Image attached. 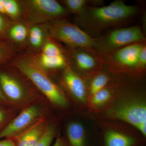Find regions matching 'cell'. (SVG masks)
I'll return each instance as SVG.
<instances>
[{"mask_svg":"<svg viewBox=\"0 0 146 146\" xmlns=\"http://www.w3.org/2000/svg\"><path fill=\"white\" fill-rule=\"evenodd\" d=\"M138 9L122 1H116L105 6L86 8L79 16L82 25L94 30L112 26L131 18Z\"/></svg>","mask_w":146,"mask_h":146,"instance_id":"cell-1","label":"cell"},{"mask_svg":"<svg viewBox=\"0 0 146 146\" xmlns=\"http://www.w3.org/2000/svg\"><path fill=\"white\" fill-rule=\"evenodd\" d=\"M17 66L50 102L61 107L67 106L68 101L63 91L36 63L30 60H21Z\"/></svg>","mask_w":146,"mask_h":146,"instance_id":"cell-2","label":"cell"},{"mask_svg":"<svg viewBox=\"0 0 146 146\" xmlns=\"http://www.w3.org/2000/svg\"><path fill=\"white\" fill-rule=\"evenodd\" d=\"M49 31L53 37L72 48L95 49L98 47L99 40L67 21H53L50 25Z\"/></svg>","mask_w":146,"mask_h":146,"instance_id":"cell-3","label":"cell"},{"mask_svg":"<svg viewBox=\"0 0 146 146\" xmlns=\"http://www.w3.org/2000/svg\"><path fill=\"white\" fill-rule=\"evenodd\" d=\"M108 113L133 126L146 136V106L144 102L136 99L121 102L110 108Z\"/></svg>","mask_w":146,"mask_h":146,"instance_id":"cell-4","label":"cell"},{"mask_svg":"<svg viewBox=\"0 0 146 146\" xmlns=\"http://www.w3.org/2000/svg\"><path fill=\"white\" fill-rule=\"evenodd\" d=\"M145 42V35L141 28L135 26L112 31L103 40H99L98 48L108 53L128 45Z\"/></svg>","mask_w":146,"mask_h":146,"instance_id":"cell-5","label":"cell"},{"mask_svg":"<svg viewBox=\"0 0 146 146\" xmlns=\"http://www.w3.org/2000/svg\"><path fill=\"white\" fill-rule=\"evenodd\" d=\"M30 19L38 22L59 18L66 15L64 7L54 0H31L27 2Z\"/></svg>","mask_w":146,"mask_h":146,"instance_id":"cell-6","label":"cell"},{"mask_svg":"<svg viewBox=\"0 0 146 146\" xmlns=\"http://www.w3.org/2000/svg\"><path fill=\"white\" fill-rule=\"evenodd\" d=\"M145 42L135 43L108 53V63L125 70H141L139 54Z\"/></svg>","mask_w":146,"mask_h":146,"instance_id":"cell-7","label":"cell"},{"mask_svg":"<svg viewBox=\"0 0 146 146\" xmlns=\"http://www.w3.org/2000/svg\"><path fill=\"white\" fill-rule=\"evenodd\" d=\"M40 114V109L36 106H32L21 112L0 132V139L10 137L25 128Z\"/></svg>","mask_w":146,"mask_h":146,"instance_id":"cell-8","label":"cell"},{"mask_svg":"<svg viewBox=\"0 0 146 146\" xmlns=\"http://www.w3.org/2000/svg\"><path fill=\"white\" fill-rule=\"evenodd\" d=\"M63 80L66 88L75 98L81 102L86 101L87 90L85 82L70 67L65 69Z\"/></svg>","mask_w":146,"mask_h":146,"instance_id":"cell-9","label":"cell"},{"mask_svg":"<svg viewBox=\"0 0 146 146\" xmlns=\"http://www.w3.org/2000/svg\"><path fill=\"white\" fill-rule=\"evenodd\" d=\"M74 55V60L77 68L82 72L94 70L100 66L102 59L96 54L94 49L78 48Z\"/></svg>","mask_w":146,"mask_h":146,"instance_id":"cell-10","label":"cell"},{"mask_svg":"<svg viewBox=\"0 0 146 146\" xmlns=\"http://www.w3.org/2000/svg\"><path fill=\"white\" fill-rule=\"evenodd\" d=\"M0 83L5 95L15 101L20 100L24 96L23 87L13 77L4 73H0Z\"/></svg>","mask_w":146,"mask_h":146,"instance_id":"cell-11","label":"cell"},{"mask_svg":"<svg viewBox=\"0 0 146 146\" xmlns=\"http://www.w3.org/2000/svg\"><path fill=\"white\" fill-rule=\"evenodd\" d=\"M105 143L106 146H134L137 141L131 136L111 130L106 133Z\"/></svg>","mask_w":146,"mask_h":146,"instance_id":"cell-12","label":"cell"},{"mask_svg":"<svg viewBox=\"0 0 146 146\" xmlns=\"http://www.w3.org/2000/svg\"><path fill=\"white\" fill-rule=\"evenodd\" d=\"M67 135L71 146H85V130L80 123H70L67 128Z\"/></svg>","mask_w":146,"mask_h":146,"instance_id":"cell-13","label":"cell"},{"mask_svg":"<svg viewBox=\"0 0 146 146\" xmlns=\"http://www.w3.org/2000/svg\"><path fill=\"white\" fill-rule=\"evenodd\" d=\"M42 125L37 124L19 138L16 146H35L44 133Z\"/></svg>","mask_w":146,"mask_h":146,"instance_id":"cell-14","label":"cell"},{"mask_svg":"<svg viewBox=\"0 0 146 146\" xmlns=\"http://www.w3.org/2000/svg\"><path fill=\"white\" fill-rule=\"evenodd\" d=\"M109 81V76L106 73L101 72L96 75L91 80L89 86L91 96L105 88Z\"/></svg>","mask_w":146,"mask_h":146,"instance_id":"cell-15","label":"cell"},{"mask_svg":"<svg viewBox=\"0 0 146 146\" xmlns=\"http://www.w3.org/2000/svg\"><path fill=\"white\" fill-rule=\"evenodd\" d=\"M40 63L43 68L49 69H58L65 67L66 58L64 54L56 57H47L42 54L40 57Z\"/></svg>","mask_w":146,"mask_h":146,"instance_id":"cell-16","label":"cell"},{"mask_svg":"<svg viewBox=\"0 0 146 146\" xmlns=\"http://www.w3.org/2000/svg\"><path fill=\"white\" fill-rule=\"evenodd\" d=\"M20 8L14 0H0V13L7 14L13 18H17L20 14Z\"/></svg>","mask_w":146,"mask_h":146,"instance_id":"cell-17","label":"cell"},{"mask_svg":"<svg viewBox=\"0 0 146 146\" xmlns=\"http://www.w3.org/2000/svg\"><path fill=\"white\" fill-rule=\"evenodd\" d=\"M111 96V90L105 87L91 96V104L95 107L99 106L108 101Z\"/></svg>","mask_w":146,"mask_h":146,"instance_id":"cell-18","label":"cell"},{"mask_svg":"<svg viewBox=\"0 0 146 146\" xmlns=\"http://www.w3.org/2000/svg\"><path fill=\"white\" fill-rule=\"evenodd\" d=\"M64 4L71 12L80 15L86 8V0H65Z\"/></svg>","mask_w":146,"mask_h":146,"instance_id":"cell-19","label":"cell"},{"mask_svg":"<svg viewBox=\"0 0 146 146\" xmlns=\"http://www.w3.org/2000/svg\"><path fill=\"white\" fill-rule=\"evenodd\" d=\"M9 34L11 37L14 41L19 42H23L26 38L27 30L24 25L17 24L11 29Z\"/></svg>","mask_w":146,"mask_h":146,"instance_id":"cell-20","label":"cell"},{"mask_svg":"<svg viewBox=\"0 0 146 146\" xmlns=\"http://www.w3.org/2000/svg\"><path fill=\"white\" fill-rule=\"evenodd\" d=\"M44 39L43 31L40 27L37 26L32 27L29 33V40L33 46L38 48L42 45Z\"/></svg>","mask_w":146,"mask_h":146,"instance_id":"cell-21","label":"cell"},{"mask_svg":"<svg viewBox=\"0 0 146 146\" xmlns=\"http://www.w3.org/2000/svg\"><path fill=\"white\" fill-rule=\"evenodd\" d=\"M42 54L47 57H56L63 55L59 47L52 42H48L43 47Z\"/></svg>","mask_w":146,"mask_h":146,"instance_id":"cell-22","label":"cell"},{"mask_svg":"<svg viewBox=\"0 0 146 146\" xmlns=\"http://www.w3.org/2000/svg\"><path fill=\"white\" fill-rule=\"evenodd\" d=\"M54 135L53 128L49 127L44 131L39 142L35 146H50L54 138Z\"/></svg>","mask_w":146,"mask_h":146,"instance_id":"cell-23","label":"cell"},{"mask_svg":"<svg viewBox=\"0 0 146 146\" xmlns=\"http://www.w3.org/2000/svg\"><path fill=\"white\" fill-rule=\"evenodd\" d=\"M139 66L141 70L145 69L146 66V46L145 44L142 47L139 57Z\"/></svg>","mask_w":146,"mask_h":146,"instance_id":"cell-24","label":"cell"},{"mask_svg":"<svg viewBox=\"0 0 146 146\" xmlns=\"http://www.w3.org/2000/svg\"><path fill=\"white\" fill-rule=\"evenodd\" d=\"M0 146H16L15 143L9 139L0 141Z\"/></svg>","mask_w":146,"mask_h":146,"instance_id":"cell-25","label":"cell"},{"mask_svg":"<svg viewBox=\"0 0 146 146\" xmlns=\"http://www.w3.org/2000/svg\"><path fill=\"white\" fill-rule=\"evenodd\" d=\"M5 27V22L2 16L0 15V34L3 31Z\"/></svg>","mask_w":146,"mask_h":146,"instance_id":"cell-26","label":"cell"},{"mask_svg":"<svg viewBox=\"0 0 146 146\" xmlns=\"http://www.w3.org/2000/svg\"><path fill=\"white\" fill-rule=\"evenodd\" d=\"M53 146H66L65 143L61 138H57Z\"/></svg>","mask_w":146,"mask_h":146,"instance_id":"cell-27","label":"cell"},{"mask_svg":"<svg viewBox=\"0 0 146 146\" xmlns=\"http://www.w3.org/2000/svg\"><path fill=\"white\" fill-rule=\"evenodd\" d=\"M5 118V115L3 112L0 110V123L3 121Z\"/></svg>","mask_w":146,"mask_h":146,"instance_id":"cell-28","label":"cell"},{"mask_svg":"<svg viewBox=\"0 0 146 146\" xmlns=\"http://www.w3.org/2000/svg\"><path fill=\"white\" fill-rule=\"evenodd\" d=\"M5 99V97L4 96L2 92L0 89V100H3Z\"/></svg>","mask_w":146,"mask_h":146,"instance_id":"cell-29","label":"cell"},{"mask_svg":"<svg viewBox=\"0 0 146 146\" xmlns=\"http://www.w3.org/2000/svg\"><path fill=\"white\" fill-rule=\"evenodd\" d=\"M3 54V52L1 48L0 47V58L2 56Z\"/></svg>","mask_w":146,"mask_h":146,"instance_id":"cell-30","label":"cell"}]
</instances>
